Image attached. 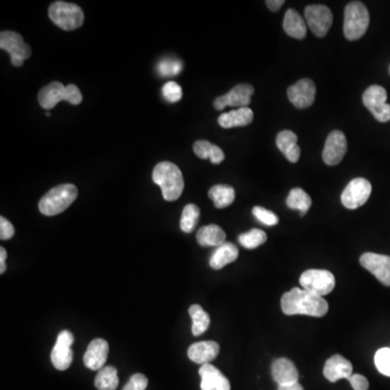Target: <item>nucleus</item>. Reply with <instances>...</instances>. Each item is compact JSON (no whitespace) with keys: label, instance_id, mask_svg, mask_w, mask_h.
Segmentation results:
<instances>
[{"label":"nucleus","instance_id":"13","mask_svg":"<svg viewBox=\"0 0 390 390\" xmlns=\"http://www.w3.org/2000/svg\"><path fill=\"white\" fill-rule=\"evenodd\" d=\"M360 264L370 271L384 286H390V256L365 253L360 257Z\"/></svg>","mask_w":390,"mask_h":390},{"label":"nucleus","instance_id":"5","mask_svg":"<svg viewBox=\"0 0 390 390\" xmlns=\"http://www.w3.org/2000/svg\"><path fill=\"white\" fill-rule=\"evenodd\" d=\"M49 18L64 31H74L84 23V12L80 6L65 1H55L49 7Z\"/></svg>","mask_w":390,"mask_h":390},{"label":"nucleus","instance_id":"18","mask_svg":"<svg viewBox=\"0 0 390 390\" xmlns=\"http://www.w3.org/2000/svg\"><path fill=\"white\" fill-rule=\"evenodd\" d=\"M199 374L202 390H231L229 379L210 363L202 365Z\"/></svg>","mask_w":390,"mask_h":390},{"label":"nucleus","instance_id":"26","mask_svg":"<svg viewBox=\"0 0 390 390\" xmlns=\"http://www.w3.org/2000/svg\"><path fill=\"white\" fill-rule=\"evenodd\" d=\"M283 28L286 34L293 38L303 39L307 34L306 21L303 20V16L294 9H288L286 12Z\"/></svg>","mask_w":390,"mask_h":390},{"label":"nucleus","instance_id":"22","mask_svg":"<svg viewBox=\"0 0 390 390\" xmlns=\"http://www.w3.org/2000/svg\"><path fill=\"white\" fill-rule=\"evenodd\" d=\"M276 146L284 154L288 162L297 163L300 158V148L297 144L296 134L283 130L276 136Z\"/></svg>","mask_w":390,"mask_h":390},{"label":"nucleus","instance_id":"9","mask_svg":"<svg viewBox=\"0 0 390 390\" xmlns=\"http://www.w3.org/2000/svg\"><path fill=\"white\" fill-rule=\"evenodd\" d=\"M372 193V185L364 178L350 181L342 193V203L348 210H357L367 203Z\"/></svg>","mask_w":390,"mask_h":390},{"label":"nucleus","instance_id":"21","mask_svg":"<svg viewBox=\"0 0 390 390\" xmlns=\"http://www.w3.org/2000/svg\"><path fill=\"white\" fill-rule=\"evenodd\" d=\"M65 88L62 82H53L43 87L38 94V102L43 109L51 110L58 103L65 101Z\"/></svg>","mask_w":390,"mask_h":390},{"label":"nucleus","instance_id":"23","mask_svg":"<svg viewBox=\"0 0 390 390\" xmlns=\"http://www.w3.org/2000/svg\"><path fill=\"white\" fill-rule=\"evenodd\" d=\"M254 112L249 107H240L237 110L222 114L218 119V123L222 128L243 127L249 125L253 121Z\"/></svg>","mask_w":390,"mask_h":390},{"label":"nucleus","instance_id":"46","mask_svg":"<svg viewBox=\"0 0 390 390\" xmlns=\"http://www.w3.org/2000/svg\"><path fill=\"white\" fill-rule=\"evenodd\" d=\"M389 73H390V67H389Z\"/></svg>","mask_w":390,"mask_h":390},{"label":"nucleus","instance_id":"6","mask_svg":"<svg viewBox=\"0 0 390 390\" xmlns=\"http://www.w3.org/2000/svg\"><path fill=\"white\" fill-rule=\"evenodd\" d=\"M299 283L303 290L323 297L335 288V276L327 270L309 269L301 274Z\"/></svg>","mask_w":390,"mask_h":390},{"label":"nucleus","instance_id":"40","mask_svg":"<svg viewBox=\"0 0 390 390\" xmlns=\"http://www.w3.org/2000/svg\"><path fill=\"white\" fill-rule=\"evenodd\" d=\"M14 235V227L5 217H0V239L3 241L10 240Z\"/></svg>","mask_w":390,"mask_h":390},{"label":"nucleus","instance_id":"3","mask_svg":"<svg viewBox=\"0 0 390 390\" xmlns=\"http://www.w3.org/2000/svg\"><path fill=\"white\" fill-rule=\"evenodd\" d=\"M78 190L74 185L65 183L53 188L39 201V212L45 216H55L69 208L77 199Z\"/></svg>","mask_w":390,"mask_h":390},{"label":"nucleus","instance_id":"28","mask_svg":"<svg viewBox=\"0 0 390 390\" xmlns=\"http://www.w3.org/2000/svg\"><path fill=\"white\" fill-rule=\"evenodd\" d=\"M208 197L217 208H226L234 202L235 191L230 185H217L210 188Z\"/></svg>","mask_w":390,"mask_h":390},{"label":"nucleus","instance_id":"31","mask_svg":"<svg viewBox=\"0 0 390 390\" xmlns=\"http://www.w3.org/2000/svg\"><path fill=\"white\" fill-rule=\"evenodd\" d=\"M119 383V375L114 367H102L94 379V386L98 390H117Z\"/></svg>","mask_w":390,"mask_h":390},{"label":"nucleus","instance_id":"38","mask_svg":"<svg viewBox=\"0 0 390 390\" xmlns=\"http://www.w3.org/2000/svg\"><path fill=\"white\" fill-rule=\"evenodd\" d=\"M148 379L146 375L141 374V373H137L130 377L129 381L126 384L123 390H146L148 387Z\"/></svg>","mask_w":390,"mask_h":390},{"label":"nucleus","instance_id":"35","mask_svg":"<svg viewBox=\"0 0 390 390\" xmlns=\"http://www.w3.org/2000/svg\"><path fill=\"white\" fill-rule=\"evenodd\" d=\"M253 215L256 217V220H259L261 224H266V226L272 227L278 224V216L271 210H266L265 207L255 206L253 208Z\"/></svg>","mask_w":390,"mask_h":390},{"label":"nucleus","instance_id":"27","mask_svg":"<svg viewBox=\"0 0 390 390\" xmlns=\"http://www.w3.org/2000/svg\"><path fill=\"white\" fill-rule=\"evenodd\" d=\"M193 151L197 158H202V160L210 158L212 164H220L224 162V151L220 146H215L205 140L195 142L193 144Z\"/></svg>","mask_w":390,"mask_h":390},{"label":"nucleus","instance_id":"10","mask_svg":"<svg viewBox=\"0 0 390 390\" xmlns=\"http://www.w3.org/2000/svg\"><path fill=\"white\" fill-rule=\"evenodd\" d=\"M305 18L313 34L317 37H324L333 23V13L330 8L323 5H311L305 9Z\"/></svg>","mask_w":390,"mask_h":390},{"label":"nucleus","instance_id":"24","mask_svg":"<svg viewBox=\"0 0 390 390\" xmlns=\"http://www.w3.org/2000/svg\"><path fill=\"white\" fill-rule=\"evenodd\" d=\"M239 257V249L233 243L226 242L217 247L210 257V265L212 269L220 270Z\"/></svg>","mask_w":390,"mask_h":390},{"label":"nucleus","instance_id":"2","mask_svg":"<svg viewBox=\"0 0 390 390\" xmlns=\"http://www.w3.org/2000/svg\"><path fill=\"white\" fill-rule=\"evenodd\" d=\"M154 183L160 185L163 197L173 202L181 197L185 188L183 173L177 165L170 162H162L156 165L152 175Z\"/></svg>","mask_w":390,"mask_h":390},{"label":"nucleus","instance_id":"4","mask_svg":"<svg viewBox=\"0 0 390 390\" xmlns=\"http://www.w3.org/2000/svg\"><path fill=\"white\" fill-rule=\"evenodd\" d=\"M370 26V13L360 1H352L345 8L344 34L348 40L361 38Z\"/></svg>","mask_w":390,"mask_h":390},{"label":"nucleus","instance_id":"30","mask_svg":"<svg viewBox=\"0 0 390 390\" xmlns=\"http://www.w3.org/2000/svg\"><path fill=\"white\" fill-rule=\"evenodd\" d=\"M311 203H313V201H311L309 194L300 188H294V189L291 190L288 199H286V205L291 210H299L301 216H303L310 210Z\"/></svg>","mask_w":390,"mask_h":390},{"label":"nucleus","instance_id":"45","mask_svg":"<svg viewBox=\"0 0 390 390\" xmlns=\"http://www.w3.org/2000/svg\"><path fill=\"white\" fill-rule=\"evenodd\" d=\"M46 117H51L50 112H48V111L46 112Z\"/></svg>","mask_w":390,"mask_h":390},{"label":"nucleus","instance_id":"34","mask_svg":"<svg viewBox=\"0 0 390 390\" xmlns=\"http://www.w3.org/2000/svg\"><path fill=\"white\" fill-rule=\"evenodd\" d=\"M375 367L379 373L390 377V348L377 350L374 357Z\"/></svg>","mask_w":390,"mask_h":390},{"label":"nucleus","instance_id":"44","mask_svg":"<svg viewBox=\"0 0 390 390\" xmlns=\"http://www.w3.org/2000/svg\"><path fill=\"white\" fill-rule=\"evenodd\" d=\"M278 390H303V386L297 383L290 384V385L278 386Z\"/></svg>","mask_w":390,"mask_h":390},{"label":"nucleus","instance_id":"42","mask_svg":"<svg viewBox=\"0 0 390 390\" xmlns=\"http://www.w3.org/2000/svg\"><path fill=\"white\" fill-rule=\"evenodd\" d=\"M284 3H286L284 0H267L266 5L271 11L276 12L281 9Z\"/></svg>","mask_w":390,"mask_h":390},{"label":"nucleus","instance_id":"15","mask_svg":"<svg viewBox=\"0 0 390 390\" xmlns=\"http://www.w3.org/2000/svg\"><path fill=\"white\" fill-rule=\"evenodd\" d=\"M315 92L317 88L315 82L308 78H303L288 88V100L297 109H306L315 102Z\"/></svg>","mask_w":390,"mask_h":390},{"label":"nucleus","instance_id":"1","mask_svg":"<svg viewBox=\"0 0 390 390\" xmlns=\"http://www.w3.org/2000/svg\"><path fill=\"white\" fill-rule=\"evenodd\" d=\"M281 308L286 315H305L321 318L329 311V303L323 297L303 288H295L282 296Z\"/></svg>","mask_w":390,"mask_h":390},{"label":"nucleus","instance_id":"36","mask_svg":"<svg viewBox=\"0 0 390 390\" xmlns=\"http://www.w3.org/2000/svg\"><path fill=\"white\" fill-rule=\"evenodd\" d=\"M163 96L168 102H178L183 98V90L176 82H168L163 86Z\"/></svg>","mask_w":390,"mask_h":390},{"label":"nucleus","instance_id":"32","mask_svg":"<svg viewBox=\"0 0 390 390\" xmlns=\"http://www.w3.org/2000/svg\"><path fill=\"white\" fill-rule=\"evenodd\" d=\"M239 242L245 249H257L260 245L267 242V234L265 231L260 230V229H251L239 237Z\"/></svg>","mask_w":390,"mask_h":390},{"label":"nucleus","instance_id":"25","mask_svg":"<svg viewBox=\"0 0 390 390\" xmlns=\"http://www.w3.org/2000/svg\"><path fill=\"white\" fill-rule=\"evenodd\" d=\"M197 241L201 247H220L226 243V233L217 224H208L197 231Z\"/></svg>","mask_w":390,"mask_h":390},{"label":"nucleus","instance_id":"39","mask_svg":"<svg viewBox=\"0 0 390 390\" xmlns=\"http://www.w3.org/2000/svg\"><path fill=\"white\" fill-rule=\"evenodd\" d=\"M65 101L73 105L80 104L82 101V92L75 85H67L65 88Z\"/></svg>","mask_w":390,"mask_h":390},{"label":"nucleus","instance_id":"14","mask_svg":"<svg viewBox=\"0 0 390 390\" xmlns=\"http://www.w3.org/2000/svg\"><path fill=\"white\" fill-rule=\"evenodd\" d=\"M347 152V139L344 133L340 130H334L327 136L324 144L322 158L323 162L329 166L340 164Z\"/></svg>","mask_w":390,"mask_h":390},{"label":"nucleus","instance_id":"17","mask_svg":"<svg viewBox=\"0 0 390 390\" xmlns=\"http://www.w3.org/2000/svg\"><path fill=\"white\" fill-rule=\"evenodd\" d=\"M352 367L350 361L347 360L340 354H334L324 364L323 374L331 383L340 379H348L352 375Z\"/></svg>","mask_w":390,"mask_h":390},{"label":"nucleus","instance_id":"11","mask_svg":"<svg viewBox=\"0 0 390 390\" xmlns=\"http://www.w3.org/2000/svg\"><path fill=\"white\" fill-rule=\"evenodd\" d=\"M73 342L74 335L67 330L62 331L58 335L57 342L51 352V362L57 370L65 371L71 367L73 361V352H72Z\"/></svg>","mask_w":390,"mask_h":390},{"label":"nucleus","instance_id":"16","mask_svg":"<svg viewBox=\"0 0 390 390\" xmlns=\"http://www.w3.org/2000/svg\"><path fill=\"white\" fill-rule=\"evenodd\" d=\"M109 350H110V347H109L107 340H102V338H96L92 340L88 345V348L85 352V367L92 371H100L102 367H104L105 362H107Z\"/></svg>","mask_w":390,"mask_h":390},{"label":"nucleus","instance_id":"29","mask_svg":"<svg viewBox=\"0 0 390 390\" xmlns=\"http://www.w3.org/2000/svg\"><path fill=\"white\" fill-rule=\"evenodd\" d=\"M189 315L193 322L192 324L193 335L200 336L205 333L210 327V315L200 305H192L189 308Z\"/></svg>","mask_w":390,"mask_h":390},{"label":"nucleus","instance_id":"12","mask_svg":"<svg viewBox=\"0 0 390 390\" xmlns=\"http://www.w3.org/2000/svg\"><path fill=\"white\" fill-rule=\"evenodd\" d=\"M254 87L249 84H240L233 87L228 94L215 99L214 107L216 110H224L226 107H249L251 96L254 94Z\"/></svg>","mask_w":390,"mask_h":390},{"label":"nucleus","instance_id":"20","mask_svg":"<svg viewBox=\"0 0 390 390\" xmlns=\"http://www.w3.org/2000/svg\"><path fill=\"white\" fill-rule=\"evenodd\" d=\"M271 371L272 377L278 386L290 385L298 381V371L294 363L288 359H276L272 363Z\"/></svg>","mask_w":390,"mask_h":390},{"label":"nucleus","instance_id":"8","mask_svg":"<svg viewBox=\"0 0 390 390\" xmlns=\"http://www.w3.org/2000/svg\"><path fill=\"white\" fill-rule=\"evenodd\" d=\"M387 97L385 88L379 85L369 87L362 97L363 104L381 123L390 121V104L387 103Z\"/></svg>","mask_w":390,"mask_h":390},{"label":"nucleus","instance_id":"33","mask_svg":"<svg viewBox=\"0 0 390 390\" xmlns=\"http://www.w3.org/2000/svg\"><path fill=\"white\" fill-rule=\"evenodd\" d=\"M200 218V208L194 204L185 206L181 215L180 228L185 233H191L197 227Z\"/></svg>","mask_w":390,"mask_h":390},{"label":"nucleus","instance_id":"41","mask_svg":"<svg viewBox=\"0 0 390 390\" xmlns=\"http://www.w3.org/2000/svg\"><path fill=\"white\" fill-rule=\"evenodd\" d=\"M350 381V385L354 390H367L369 389V381L365 379L363 375L352 374V377L348 379Z\"/></svg>","mask_w":390,"mask_h":390},{"label":"nucleus","instance_id":"7","mask_svg":"<svg viewBox=\"0 0 390 390\" xmlns=\"http://www.w3.org/2000/svg\"><path fill=\"white\" fill-rule=\"evenodd\" d=\"M0 48L8 51L13 67H20L32 55V50L18 33L4 31L0 34Z\"/></svg>","mask_w":390,"mask_h":390},{"label":"nucleus","instance_id":"43","mask_svg":"<svg viewBox=\"0 0 390 390\" xmlns=\"http://www.w3.org/2000/svg\"><path fill=\"white\" fill-rule=\"evenodd\" d=\"M6 259H7V251L4 247H0V273H5L7 266H6Z\"/></svg>","mask_w":390,"mask_h":390},{"label":"nucleus","instance_id":"37","mask_svg":"<svg viewBox=\"0 0 390 390\" xmlns=\"http://www.w3.org/2000/svg\"><path fill=\"white\" fill-rule=\"evenodd\" d=\"M183 64L178 60H163L158 65V72L162 76H173L180 73Z\"/></svg>","mask_w":390,"mask_h":390},{"label":"nucleus","instance_id":"19","mask_svg":"<svg viewBox=\"0 0 390 390\" xmlns=\"http://www.w3.org/2000/svg\"><path fill=\"white\" fill-rule=\"evenodd\" d=\"M220 352L218 342L207 340V342H194L188 350V357L192 362L197 364H208L210 361L216 359Z\"/></svg>","mask_w":390,"mask_h":390}]
</instances>
